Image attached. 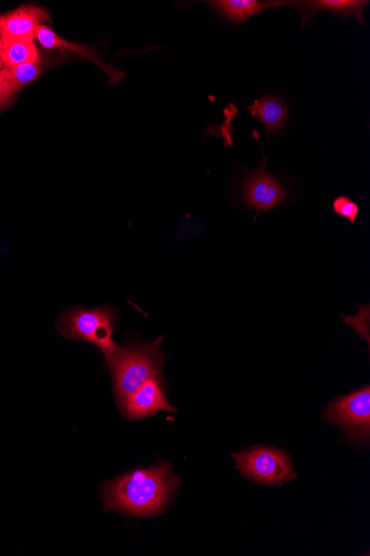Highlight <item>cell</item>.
<instances>
[{
  "label": "cell",
  "instance_id": "1",
  "mask_svg": "<svg viewBox=\"0 0 370 556\" xmlns=\"http://www.w3.org/2000/svg\"><path fill=\"white\" fill-rule=\"evenodd\" d=\"M180 480L167 463L138 469L104 483L102 496L105 511H118L135 518L161 515L175 495Z\"/></svg>",
  "mask_w": 370,
  "mask_h": 556
},
{
  "label": "cell",
  "instance_id": "2",
  "mask_svg": "<svg viewBox=\"0 0 370 556\" xmlns=\"http://www.w3.org/2000/svg\"><path fill=\"white\" fill-rule=\"evenodd\" d=\"M162 341L163 337L152 343L119 346L107 361L119 408L145 381L153 377H163L166 356L161 349Z\"/></svg>",
  "mask_w": 370,
  "mask_h": 556
},
{
  "label": "cell",
  "instance_id": "3",
  "mask_svg": "<svg viewBox=\"0 0 370 556\" xmlns=\"http://www.w3.org/2000/svg\"><path fill=\"white\" fill-rule=\"evenodd\" d=\"M116 321L117 311L114 307L95 309L75 307L61 316L59 330L67 339L94 344L103 352L107 362L119 349L113 338Z\"/></svg>",
  "mask_w": 370,
  "mask_h": 556
},
{
  "label": "cell",
  "instance_id": "4",
  "mask_svg": "<svg viewBox=\"0 0 370 556\" xmlns=\"http://www.w3.org/2000/svg\"><path fill=\"white\" fill-rule=\"evenodd\" d=\"M239 470L261 484L281 485L296 478L288 454L278 448L255 446L233 454Z\"/></svg>",
  "mask_w": 370,
  "mask_h": 556
},
{
  "label": "cell",
  "instance_id": "5",
  "mask_svg": "<svg viewBox=\"0 0 370 556\" xmlns=\"http://www.w3.org/2000/svg\"><path fill=\"white\" fill-rule=\"evenodd\" d=\"M268 157L264 156L259 167L246 175L242 184L243 205L257 213L270 212L284 204L288 189L268 169Z\"/></svg>",
  "mask_w": 370,
  "mask_h": 556
},
{
  "label": "cell",
  "instance_id": "6",
  "mask_svg": "<svg viewBox=\"0 0 370 556\" xmlns=\"http://www.w3.org/2000/svg\"><path fill=\"white\" fill-rule=\"evenodd\" d=\"M330 421L345 429L353 439L368 440L370 432V388L334 401L328 409Z\"/></svg>",
  "mask_w": 370,
  "mask_h": 556
},
{
  "label": "cell",
  "instance_id": "7",
  "mask_svg": "<svg viewBox=\"0 0 370 556\" xmlns=\"http://www.w3.org/2000/svg\"><path fill=\"white\" fill-rule=\"evenodd\" d=\"M132 421L144 419L161 412L177 413L166 395L163 377H153L127 397L120 408Z\"/></svg>",
  "mask_w": 370,
  "mask_h": 556
},
{
  "label": "cell",
  "instance_id": "8",
  "mask_svg": "<svg viewBox=\"0 0 370 556\" xmlns=\"http://www.w3.org/2000/svg\"><path fill=\"white\" fill-rule=\"evenodd\" d=\"M46 22H50V16L44 9L23 7L0 15V37L3 40L35 41L37 28Z\"/></svg>",
  "mask_w": 370,
  "mask_h": 556
},
{
  "label": "cell",
  "instance_id": "9",
  "mask_svg": "<svg viewBox=\"0 0 370 556\" xmlns=\"http://www.w3.org/2000/svg\"><path fill=\"white\" fill-rule=\"evenodd\" d=\"M369 2L366 0H311V2H290L301 15V27H305L311 23L315 16L322 12L348 18H356L363 25V10Z\"/></svg>",
  "mask_w": 370,
  "mask_h": 556
},
{
  "label": "cell",
  "instance_id": "10",
  "mask_svg": "<svg viewBox=\"0 0 370 556\" xmlns=\"http://www.w3.org/2000/svg\"><path fill=\"white\" fill-rule=\"evenodd\" d=\"M253 117L259 119L266 134H280L285 127L290 110L285 101L276 94H264L246 108Z\"/></svg>",
  "mask_w": 370,
  "mask_h": 556
},
{
  "label": "cell",
  "instance_id": "11",
  "mask_svg": "<svg viewBox=\"0 0 370 556\" xmlns=\"http://www.w3.org/2000/svg\"><path fill=\"white\" fill-rule=\"evenodd\" d=\"M210 7L228 22L240 25L268 10L289 7L290 2H259V0H215Z\"/></svg>",
  "mask_w": 370,
  "mask_h": 556
},
{
  "label": "cell",
  "instance_id": "12",
  "mask_svg": "<svg viewBox=\"0 0 370 556\" xmlns=\"http://www.w3.org/2000/svg\"><path fill=\"white\" fill-rule=\"evenodd\" d=\"M37 41L46 49H55V48H64L72 50V52L80 54L85 59L95 63L100 68H102L105 73H109L110 76L114 77L115 80H118L120 74L117 71H113L109 67H105L100 61L95 58L91 50L84 46L75 42H71L61 36H59L54 30H51L46 25H40L36 31Z\"/></svg>",
  "mask_w": 370,
  "mask_h": 556
},
{
  "label": "cell",
  "instance_id": "13",
  "mask_svg": "<svg viewBox=\"0 0 370 556\" xmlns=\"http://www.w3.org/2000/svg\"><path fill=\"white\" fill-rule=\"evenodd\" d=\"M2 62L4 67L40 63L35 41L3 40Z\"/></svg>",
  "mask_w": 370,
  "mask_h": 556
},
{
  "label": "cell",
  "instance_id": "14",
  "mask_svg": "<svg viewBox=\"0 0 370 556\" xmlns=\"http://www.w3.org/2000/svg\"><path fill=\"white\" fill-rule=\"evenodd\" d=\"M40 73V63L26 64L15 67H4L2 71H0V75L5 78L16 94L21 89L34 83L39 77Z\"/></svg>",
  "mask_w": 370,
  "mask_h": 556
},
{
  "label": "cell",
  "instance_id": "15",
  "mask_svg": "<svg viewBox=\"0 0 370 556\" xmlns=\"http://www.w3.org/2000/svg\"><path fill=\"white\" fill-rule=\"evenodd\" d=\"M334 213L354 224L357 219L359 208L355 201L347 195H340L333 202Z\"/></svg>",
  "mask_w": 370,
  "mask_h": 556
},
{
  "label": "cell",
  "instance_id": "16",
  "mask_svg": "<svg viewBox=\"0 0 370 556\" xmlns=\"http://www.w3.org/2000/svg\"><path fill=\"white\" fill-rule=\"evenodd\" d=\"M16 99V93L12 90L5 78L0 75V113L10 109Z\"/></svg>",
  "mask_w": 370,
  "mask_h": 556
},
{
  "label": "cell",
  "instance_id": "17",
  "mask_svg": "<svg viewBox=\"0 0 370 556\" xmlns=\"http://www.w3.org/2000/svg\"><path fill=\"white\" fill-rule=\"evenodd\" d=\"M2 50H3V39L0 37V71L4 68L3 62H2Z\"/></svg>",
  "mask_w": 370,
  "mask_h": 556
}]
</instances>
